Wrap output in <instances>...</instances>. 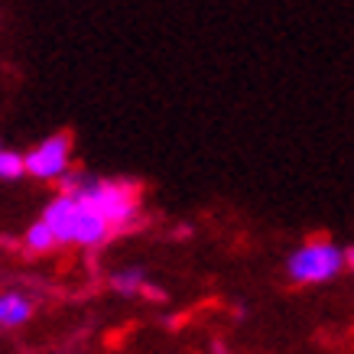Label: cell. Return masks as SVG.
Masks as SVG:
<instances>
[{"instance_id":"6da1fadb","label":"cell","mask_w":354,"mask_h":354,"mask_svg":"<svg viewBox=\"0 0 354 354\" xmlns=\"http://www.w3.org/2000/svg\"><path fill=\"white\" fill-rule=\"evenodd\" d=\"M59 185H62V195L88 205L111 227H130L140 221V198L130 183H111V179H101V176L68 169L59 179Z\"/></svg>"},{"instance_id":"7a4b0ae2","label":"cell","mask_w":354,"mask_h":354,"mask_svg":"<svg viewBox=\"0 0 354 354\" xmlns=\"http://www.w3.org/2000/svg\"><path fill=\"white\" fill-rule=\"evenodd\" d=\"M39 221H46V227L53 231L55 244L88 247V250L108 244L111 231H114L97 212H91L88 205L75 202V198H68V195H62V192L46 205V212Z\"/></svg>"},{"instance_id":"3957f363","label":"cell","mask_w":354,"mask_h":354,"mask_svg":"<svg viewBox=\"0 0 354 354\" xmlns=\"http://www.w3.org/2000/svg\"><path fill=\"white\" fill-rule=\"evenodd\" d=\"M348 263H351V247L344 250L325 237H315V241H306L302 247H296L286 257V277L299 286H319V283L338 279Z\"/></svg>"},{"instance_id":"277c9868","label":"cell","mask_w":354,"mask_h":354,"mask_svg":"<svg viewBox=\"0 0 354 354\" xmlns=\"http://www.w3.org/2000/svg\"><path fill=\"white\" fill-rule=\"evenodd\" d=\"M23 169L36 183H59L72 169V137L53 133L43 143H36L30 153H23Z\"/></svg>"},{"instance_id":"5b68a950","label":"cell","mask_w":354,"mask_h":354,"mask_svg":"<svg viewBox=\"0 0 354 354\" xmlns=\"http://www.w3.org/2000/svg\"><path fill=\"white\" fill-rule=\"evenodd\" d=\"M32 299L23 292H0V328H20L32 319Z\"/></svg>"},{"instance_id":"8992f818","label":"cell","mask_w":354,"mask_h":354,"mask_svg":"<svg viewBox=\"0 0 354 354\" xmlns=\"http://www.w3.org/2000/svg\"><path fill=\"white\" fill-rule=\"evenodd\" d=\"M111 286H114V292H120V296H140V292L147 290V273L140 267L118 270V273H111Z\"/></svg>"},{"instance_id":"52a82bcc","label":"cell","mask_w":354,"mask_h":354,"mask_svg":"<svg viewBox=\"0 0 354 354\" xmlns=\"http://www.w3.org/2000/svg\"><path fill=\"white\" fill-rule=\"evenodd\" d=\"M23 244H26V250L30 254H49V250H55V237L53 231L46 227V221H32L30 227H26V234H23Z\"/></svg>"},{"instance_id":"ba28073f","label":"cell","mask_w":354,"mask_h":354,"mask_svg":"<svg viewBox=\"0 0 354 354\" xmlns=\"http://www.w3.org/2000/svg\"><path fill=\"white\" fill-rule=\"evenodd\" d=\"M23 176H26V169H23V153L3 150V147H0V183H17Z\"/></svg>"},{"instance_id":"9c48e42d","label":"cell","mask_w":354,"mask_h":354,"mask_svg":"<svg viewBox=\"0 0 354 354\" xmlns=\"http://www.w3.org/2000/svg\"><path fill=\"white\" fill-rule=\"evenodd\" d=\"M212 354H227V348H225V344H215V348H212Z\"/></svg>"}]
</instances>
